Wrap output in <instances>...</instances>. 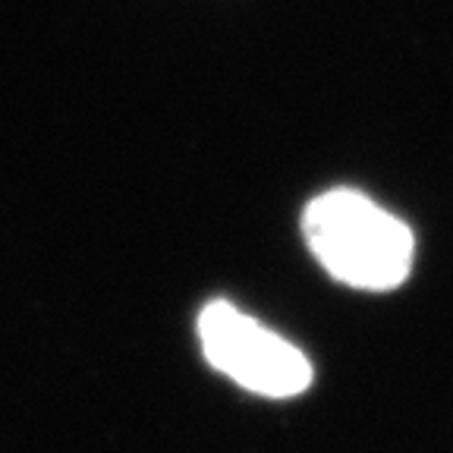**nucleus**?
<instances>
[{"label":"nucleus","mask_w":453,"mask_h":453,"mask_svg":"<svg viewBox=\"0 0 453 453\" xmlns=\"http://www.w3.org/2000/svg\"><path fill=\"white\" fill-rule=\"evenodd\" d=\"M198 340L208 365L258 396L287 400L311 384V362L303 349L226 299H214L202 309Z\"/></svg>","instance_id":"f03ea898"},{"label":"nucleus","mask_w":453,"mask_h":453,"mask_svg":"<svg viewBox=\"0 0 453 453\" xmlns=\"http://www.w3.org/2000/svg\"><path fill=\"white\" fill-rule=\"evenodd\" d=\"M309 249L321 268L356 290L384 293L410 277V226L356 189H331L311 198L303 214Z\"/></svg>","instance_id":"f257e3e1"}]
</instances>
